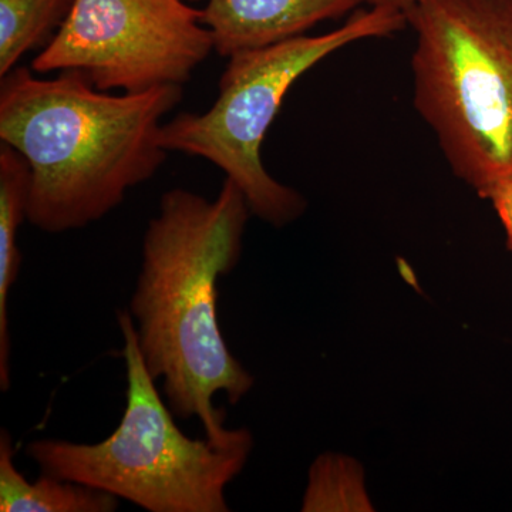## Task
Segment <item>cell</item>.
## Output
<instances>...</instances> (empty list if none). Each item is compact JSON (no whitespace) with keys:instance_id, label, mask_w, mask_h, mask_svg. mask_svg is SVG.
<instances>
[{"instance_id":"obj_10","label":"cell","mask_w":512,"mask_h":512,"mask_svg":"<svg viewBox=\"0 0 512 512\" xmlns=\"http://www.w3.org/2000/svg\"><path fill=\"white\" fill-rule=\"evenodd\" d=\"M73 0H0V77L15 70L26 53L49 43Z\"/></svg>"},{"instance_id":"obj_6","label":"cell","mask_w":512,"mask_h":512,"mask_svg":"<svg viewBox=\"0 0 512 512\" xmlns=\"http://www.w3.org/2000/svg\"><path fill=\"white\" fill-rule=\"evenodd\" d=\"M212 50L202 10L188 0H73L32 70H77L101 92L136 94L183 87Z\"/></svg>"},{"instance_id":"obj_3","label":"cell","mask_w":512,"mask_h":512,"mask_svg":"<svg viewBox=\"0 0 512 512\" xmlns=\"http://www.w3.org/2000/svg\"><path fill=\"white\" fill-rule=\"evenodd\" d=\"M413 104L451 171L488 200L512 175V0H417Z\"/></svg>"},{"instance_id":"obj_13","label":"cell","mask_w":512,"mask_h":512,"mask_svg":"<svg viewBox=\"0 0 512 512\" xmlns=\"http://www.w3.org/2000/svg\"><path fill=\"white\" fill-rule=\"evenodd\" d=\"M188 2H195V0H188Z\"/></svg>"},{"instance_id":"obj_9","label":"cell","mask_w":512,"mask_h":512,"mask_svg":"<svg viewBox=\"0 0 512 512\" xmlns=\"http://www.w3.org/2000/svg\"><path fill=\"white\" fill-rule=\"evenodd\" d=\"M15 447L6 429L0 430V511L114 512L120 498L89 485L40 473L26 480L15 464Z\"/></svg>"},{"instance_id":"obj_5","label":"cell","mask_w":512,"mask_h":512,"mask_svg":"<svg viewBox=\"0 0 512 512\" xmlns=\"http://www.w3.org/2000/svg\"><path fill=\"white\" fill-rule=\"evenodd\" d=\"M407 26L399 10L370 6L325 35L296 36L229 57L220 92L205 113H181L161 126L165 150L217 165L245 195L252 214L284 227L301 217L305 200L278 183L262 164L261 147L299 77L342 47L386 37Z\"/></svg>"},{"instance_id":"obj_1","label":"cell","mask_w":512,"mask_h":512,"mask_svg":"<svg viewBox=\"0 0 512 512\" xmlns=\"http://www.w3.org/2000/svg\"><path fill=\"white\" fill-rule=\"evenodd\" d=\"M245 195L225 178L214 200L173 188L148 222L128 313L148 372L163 382L180 420H200L205 437L228 446L248 429L228 430L214 397L238 404L254 377L229 352L217 315V284L234 271L249 215Z\"/></svg>"},{"instance_id":"obj_12","label":"cell","mask_w":512,"mask_h":512,"mask_svg":"<svg viewBox=\"0 0 512 512\" xmlns=\"http://www.w3.org/2000/svg\"><path fill=\"white\" fill-rule=\"evenodd\" d=\"M417 0H369L370 6H382V8H389L399 10L406 15L410 9L416 5Z\"/></svg>"},{"instance_id":"obj_4","label":"cell","mask_w":512,"mask_h":512,"mask_svg":"<svg viewBox=\"0 0 512 512\" xmlns=\"http://www.w3.org/2000/svg\"><path fill=\"white\" fill-rule=\"evenodd\" d=\"M117 322L127 373L117 429L96 444L33 440L26 456L40 473L99 488L146 511L228 512L225 491L247 464L251 433L228 446L185 436L148 372L130 313H117Z\"/></svg>"},{"instance_id":"obj_2","label":"cell","mask_w":512,"mask_h":512,"mask_svg":"<svg viewBox=\"0 0 512 512\" xmlns=\"http://www.w3.org/2000/svg\"><path fill=\"white\" fill-rule=\"evenodd\" d=\"M181 99L178 86L101 92L77 70L40 79L16 67L2 77L0 141L29 164V224L63 234L119 207L164 164L161 126Z\"/></svg>"},{"instance_id":"obj_11","label":"cell","mask_w":512,"mask_h":512,"mask_svg":"<svg viewBox=\"0 0 512 512\" xmlns=\"http://www.w3.org/2000/svg\"><path fill=\"white\" fill-rule=\"evenodd\" d=\"M507 234V245L512 251V175L498 185L490 198Z\"/></svg>"},{"instance_id":"obj_7","label":"cell","mask_w":512,"mask_h":512,"mask_svg":"<svg viewBox=\"0 0 512 512\" xmlns=\"http://www.w3.org/2000/svg\"><path fill=\"white\" fill-rule=\"evenodd\" d=\"M369 0H208L202 20L215 50L231 57L305 35L325 20L338 19Z\"/></svg>"},{"instance_id":"obj_8","label":"cell","mask_w":512,"mask_h":512,"mask_svg":"<svg viewBox=\"0 0 512 512\" xmlns=\"http://www.w3.org/2000/svg\"><path fill=\"white\" fill-rule=\"evenodd\" d=\"M30 168L25 157L0 141V390L10 389L9 295L20 271L18 232L28 221Z\"/></svg>"}]
</instances>
